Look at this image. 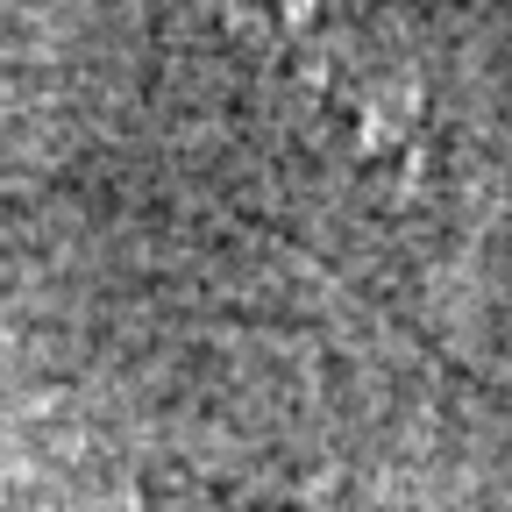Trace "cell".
Segmentation results:
<instances>
[{"label": "cell", "instance_id": "obj_1", "mask_svg": "<svg viewBox=\"0 0 512 512\" xmlns=\"http://www.w3.org/2000/svg\"><path fill=\"white\" fill-rule=\"evenodd\" d=\"M256 128L370 200H420L434 121L377 0H178Z\"/></svg>", "mask_w": 512, "mask_h": 512}]
</instances>
